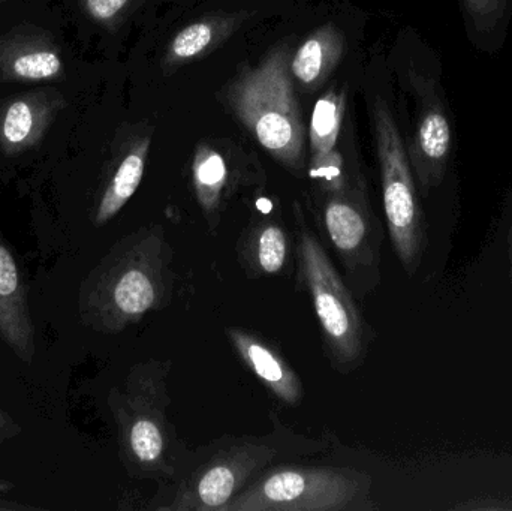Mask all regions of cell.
<instances>
[{"label":"cell","instance_id":"cell-13","mask_svg":"<svg viewBox=\"0 0 512 511\" xmlns=\"http://www.w3.org/2000/svg\"><path fill=\"white\" fill-rule=\"evenodd\" d=\"M240 251L249 275L254 278L280 275L289 260L288 234L277 222L252 225L245 236V248Z\"/></svg>","mask_w":512,"mask_h":511},{"label":"cell","instance_id":"cell-21","mask_svg":"<svg viewBox=\"0 0 512 511\" xmlns=\"http://www.w3.org/2000/svg\"><path fill=\"white\" fill-rule=\"evenodd\" d=\"M32 125L33 116L29 105L23 101L14 102L9 107L5 122H3V135L8 143H23L32 131Z\"/></svg>","mask_w":512,"mask_h":511},{"label":"cell","instance_id":"cell-24","mask_svg":"<svg viewBox=\"0 0 512 511\" xmlns=\"http://www.w3.org/2000/svg\"><path fill=\"white\" fill-rule=\"evenodd\" d=\"M508 258H510V281L512 287V212L510 221V233H508Z\"/></svg>","mask_w":512,"mask_h":511},{"label":"cell","instance_id":"cell-19","mask_svg":"<svg viewBox=\"0 0 512 511\" xmlns=\"http://www.w3.org/2000/svg\"><path fill=\"white\" fill-rule=\"evenodd\" d=\"M62 69V62L59 57L50 51H39L26 56L18 57L14 62V71L18 77L30 78V80H41L59 74Z\"/></svg>","mask_w":512,"mask_h":511},{"label":"cell","instance_id":"cell-17","mask_svg":"<svg viewBox=\"0 0 512 511\" xmlns=\"http://www.w3.org/2000/svg\"><path fill=\"white\" fill-rule=\"evenodd\" d=\"M345 98L342 93L328 92L315 104L310 122V147L313 156L333 152L342 126Z\"/></svg>","mask_w":512,"mask_h":511},{"label":"cell","instance_id":"cell-6","mask_svg":"<svg viewBox=\"0 0 512 511\" xmlns=\"http://www.w3.org/2000/svg\"><path fill=\"white\" fill-rule=\"evenodd\" d=\"M373 129L381 167L385 219L394 252L409 276L417 273L427 246L423 203L405 138L384 95L373 99Z\"/></svg>","mask_w":512,"mask_h":511},{"label":"cell","instance_id":"cell-12","mask_svg":"<svg viewBox=\"0 0 512 511\" xmlns=\"http://www.w3.org/2000/svg\"><path fill=\"white\" fill-rule=\"evenodd\" d=\"M466 39L475 51L501 53L512 20V0H456Z\"/></svg>","mask_w":512,"mask_h":511},{"label":"cell","instance_id":"cell-16","mask_svg":"<svg viewBox=\"0 0 512 511\" xmlns=\"http://www.w3.org/2000/svg\"><path fill=\"white\" fill-rule=\"evenodd\" d=\"M342 54V38L328 26L310 36L291 62V71L295 80L304 87L321 83Z\"/></svg>","mask_w":512,"mask_h":511},{"label":"cell","instance_id":"cell-7","mask_svg":"<svg viewBox=\"0 0 512 511\" xmlns=\"http://www.w3.org/2000/svg\"><path fill=\"white\" fill-rule=\"evenodd\" d=\"M370 479L351 468L280 467L243 489L222 511L372 510Z\"/></svg>","mask_w":512,"mask_h":511},{"label":"cell","instance_id":"cell-25","mask_svg":"<svg viewBox=\"0 0 512 511\" xmlns=\"http://www.w3.org/2000/svg\"><path fill=\"white\" fill-rule=\"evenodd\" d=\"M12 489H14V485H12V483L5 482V480H0V494H2V492L12 491Z\"/></svg>","mask_w":512,"mask_h":511},{"label":"cell","instance_id":"cell-4","mask_svg":"<svg viewBox=\"0 0 512 511\" xmlns=\"http://www.w3.org/2000/svg\"><path fill=\"white\" fill-rule=\"evenodd\" d=\"M231 105L262 147L291 171L304 164V128L288 57L276 51L233 86Z\"/></svg>","mask_w":512,"mask_h":511},{"label":"cell","instance_id":"cell-5","mask_svg":"<svg viewBox=\"0 0 512 511\" xmlns=\"http://www.w3.org/2000/svg\"><path fill=\"white\" fill-rule=\"evenodd\" d=\"M297 251L301 281L312 299L328 360L337 372L355 371L369 350V327L321 242L303 221L298 224Z\"/></svg>","mask_w":512,"mask_h":511},{"label":"cell","instance_id":"cell-14","mask_svg":"<svg viewBox=\"0 0 512 511\" xmlns=\"http://www.w3.org/2000/svg\"><path fill=\"white\" fill-rule=\"evenodd\" d=\"M192 180L198 204L212 230L221 222L225 189L228 185V168L221 153L212 147L200 146L192 164Z\"/></svg>","mask_w":512,"mask_h":511},{"label":"cell","instance_id":"cell-11","mask_svg":"<svg viewBox=\"0 0 512 511\" xmlns=\"http://www.w3.org/2000/svg\"><path fill=\"white\" fill-rule=\"evenodd\" d=\"M227 336L246 368L283 404L295 407L303 399V384L282 354L249 330L230 327Z\"/></svg>","mask_w":512,"mask_h":511},{"label":"cell","instance_id":"cell-9","mask_svg":"<svg viewBox=\"0 0 512 511\" xmlns=\"http://www.w3.org/2000/svg\"><path fill=\"white\" fill-rule=\"evenodd\" d=\"M322 221L331 245L348 270L378 266L375 225L363 195L348 191L331 194L322 209Z\"/></svg>","mask_w":512,"mask_h":511},{"label":"cell","instance_id":"cell-15","mask_svg":"<svg viewBox=\"0 0 512 511\" xmlns=\"http://www.w3.org/2000/svg\"><path fill=\"white\" fill-rule=\"evenodd\" d=\"M149 144V140L141 141L120 162L116 173L111 177L110 183L99 198L95 215H93L95 227H104L114 216L119 215L120 210L137 192L138 186L143 180Z\"/></svg>","mask_w":512,"mask_h":511},{"label":"cell","instance_id":"cell-1","mask_svg":"<svg viewBox=\"0 0 512 511\" xmlns=\"http://www.w3.org/2000/svg\"><path fill=\"white\" fill-rule=\"evenodd\" d=\"M173 248L164 228L128 234L90 270L78 290V317L102 335H117L161 311L173 294Z\"/></svg>","mask_w":512,"mask_h":511},{"label":"cell","instance_id":"cell-18","mask_svg":"<svg viewBox=\"0 0 512 511\" xmlns=\"http://www.w3.org/2000/svg\"><path fill=\"white\" fill-rule=\"evenodd\" d=\"M213 39V27L209 23H195L183 29L174 38L168 59L179 62L203 53Z\"/></svg>","mask_w":512,"mask_h":511},{"label":"cell","instance_id":"cell-10","mask_svg":"<svg viewBox=\"0 0 512 511\" xmlns=\"http://www.w3.org/2000/svg\"><path fill=\"white\" fill-rule=\"evenodd\" d=\"M0 338L20 362L36 356V332L30 315L27 288L17 260L0 237Z\"/></svg>","mask_w":512,"mask_h":511},{"label":"cell","instance_id":"cell-2","mask_svg":"<svg viewBox=\"0 0 512 511\" xmlns=\"http://www.w3.org/2000/svg\"><path fill=\"white\" fill-rule=\"evenodd\" d=\"M399 77L412 102L408 134L402 132L409 162L421 200H430L453 182L459 149L441 56L415 39L400 63Z\"/></svg>","mask_w":512,"mask_h":511},{"label":"cell","instance_id":"cell-23","mask_svg":"<svg viewBox=\"0 0 512 511\" xmlns=\"http://www.w3.org/2000/svg\"><path fill=\"white\" fill-rule=\"evenodd\" d=\"M21 432H23V428L20 423L11 414L0 408V444L14 440Z\"/></svg>","mask_w":512,"mask_h":511},{"label":"cell","instance_id":"cell-20","mask_svg":"<svg viewBox=\"0 0 512 511\" xmlns=\"http://www.w3.org/2000/svg\"><path fill=\"white\" fill-rule=\"evenodd\" d=\"M310 176L312 179L319 180L330 195L346 191L342 159L337 153H334V150L327 155L313 156Z\"/></svg>","mask_w":512,"mask_h":511},{"label":"cell","instance_id":"cell-3","mask_svg":"<svg viewBox=\"0 0 512 511\" xmlns=\"http://www.w3.org/2000/svg\"><path fill=\"white\" fill-rule=\"evenodd\" d=\"M170 371V360L138 363L123 386L114 387L108 395V408L119 434L120 458L135 479L176 476L179 438L167 419Z\"/></svg>","mask_w":512,"mask_h":511},{"label":"cell","instance_id":"cell-8","mask_svg":"<svg viewBox=\"0 0 512 511\" xmlns=\"http://www.w3.org/2000/svg\"><path fill=\"white\" fill-rule=\"evenodd\" d=\"M276 453V449L267 444L251 441L231 444L188 477L177 491L173 504L162 509L222 511L259 470L273 461Z\"/></svg>","mask_w":512,"mask_h":511},{"label":"cell","instance_id":"cell-22","mask_svg":"<svg viewBox=\"0 0 512 511\" xmlns=\"http://www.w3.org/2000/svg\"><path fill=\"white\" fill-rule=\"evenodd\" d=\"M128 0H87L90 14L98 20H108L114 17Z\"/></svg>","mask_w":512,"mask_h":511}]
</instances>
